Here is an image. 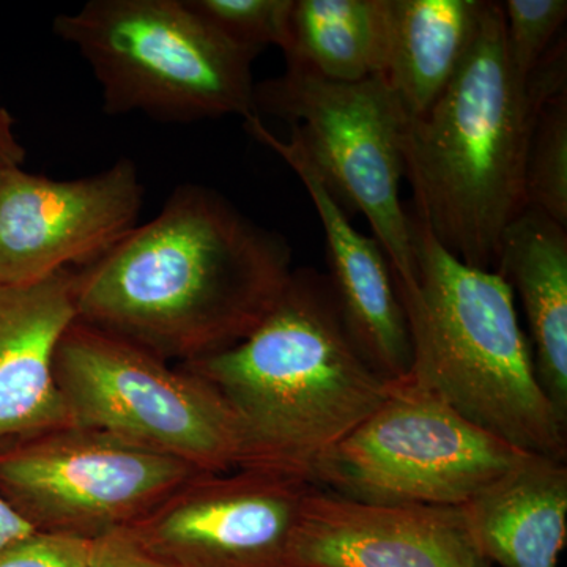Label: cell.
I'll return each mask as SVG.
<instances>
[{"label":"cell","mask_w":567,"mask_h":567,"mask_svg":"<svg viewBox=\"0 0 567 567\" xmlns=\"http://www.w3.org/2000/svg\"><path fill=\"white\" fill-rule=\"evenodd\" d=\"M315 487L264 470L197 473L130 532L169 567H292L295 528Z\"/></svg>","instance_id":"obj_10"},{"label":"cell","mask_w":567,"mask_h":567,"mask_svg":"<svg viewBox=\"0 0 567 567\" xmlns=\"http://www.w3.org/2000/svg\"><path fill=\"white\" fill-rule=\"evenodd\" d=\"M484 0H386L383 82L409 118L440 99L475 40Z\"/></svg>","instance_id":"obj_17"},{"label":"cell","mask_w":567,"mask_h":567,"mask_svg":"<svg viewBox=\"0 0 567 567\" xmlns=\"http://www.w3.org/2000/svg\"><path fill=\"white\" fill-rule=\"evenodd\" d=\"M525 456L406 377L320 458L311 483L369 505L461 507Z\"/></svg>","instance_id":"obj_8"},{"label":"cell","mask_w":567,"mask_h":567,"mask_svg":"<svg viewBox=\"0 0 567 567\" xmlns=\"http://www.w3.org/2000/svg\"><path fill=\"white\" fill-rule=\"evenodd\" d=\"M80 52L111 115L193 123L257 114V52L227 40L186 0H91L52 22Z\"/></svg>","instance_id":"obj_5"},{"label":"cell","mask_w":567,"mask_h":567,"mask_svg":"<svg viewBox=\"0 0 567 567\" xmlns=\"http://www.w3.org/2000/svg\"><path fill=\"white\" fill-rule=\"evenodd\" d=\"M93 540L32 532L0 547V567H89Z\"/></svg>","instance_id":"obj_22"},{"label":"cell","mask_w":567,"mask_h":567,"mask_svg":"<svg viewBox=\"0 0 567 567\" xmlns=\"http://www.w3.org/2000/svg\"><path fill=\"white\" fill-rule=\"evenodd\" d=\"M54 375L73 424L177 458L203 473L240 465L229 406L203 377L76 320L55 352Z\"/></svg>","instance_id":"obj_6"},{"label":"cell","mask_w":567,"mask_h":567,"mask_svg":"<svg viewBox=\"0 0 567 567\" xmlns=\"http://www.w3.org/2000/svg\"><path fill=\"white\" fill-rule=\"evenodd\" d=\"M189 9L227 40L257 52L284 50L289 39L293 0H186Z\"/></svg>","instance_id":"obj_20"},{"label":"cell","mask_w":567,"mask_h":567,"mask_svg":"<svg viewBox=\"0 0 567 567\" xmlns=\"http://www.w3.org/2000/svg\"><path fill=\"white\" fill-rule=\"evenodd\" d=\"M32 532L35 529L0 496V547Z\"/></svg>","instance_id":"obj_25"},{"label":"cell","mask_w":567,"mask_h":567,"mask_svg":"<svg viewBox=\"0 0 567 567\" xmlns=\"http://www.w3.org/2000/svg\"><path fill=\"white\" fill-rule=\"evenodd\" d=\"M76 320L74 268L43 281L0 282V443L73 424L54 361Z\"/></svg>","instance_id":"obj_14"},{"label":"cell","mask_w":567,"mask_h":567,"mask_svg":"<svg viewBox=\"0 0 567 567\" xmlns=\"http://www.w3.org/2000/svg\"><path fill=\"white\" fill-rule=\"evenodd\" d=\"M525 199L567 227V93L537 114L525 156Z\"/></svg>","instance_id":"obj_19"},{"label":"cell","mask_w":567,"mask_h":567,"mask_svg":"<svg viewBox=\"0 0 567 567\" xmlns=\"http://www.w3.org/2000/svg\"><path fill=\"white\" fill-rule=\"evenodd\" d=\"M505 18L507 61L520 80L550 50L561 35L567 20L566 0H506L502 3Z\"/></svg>","instance_id":"obj_21"},{"label":"cell","mask_w":567,"mask_h":567,"mask_svg":"<svg viewBox=\"0 0 567 567\" xmlns=\"http://www.w3.org/2000/svg\"><path fill=\"white\" fill-rule=\"evenodd\" d=\"M229 406L238 468L312 484L320 458L382 405L391 383L347 331L327 275L298 268L259 327L224 352L181 364Z\"/></svg>","instance_id":"obj_2"},{"label":"cell","mask_w":567,"mask_h":567,"mask_svg":"<svg viewBox=\"0 0 567 567\" xmlns=\"http://www.w3.org/2000/svg\"><path fill=\"white\" fill-rule=\"evenodd\" d=\"M197 473L78 424L0 450V496L35 532L85 540L132 529Z\"/></svg>","instance_id":"obj_9"},{"label":"cell","mask_w":567,"mask_h":567,"mask_svg":"<svg viewBox=\"0 0 567 567\" xmlns=\"http://www.w3.org/2000/svg\"><path fill=\"white\" fill-rule=\"evenodd\" d=\"M496 274L524 305L537 382L567 423V230L527 207L506 227Z\"/></svg>","instance_id":"obj_16"},{"label":"cell","mask_w":567,"mask_h":567,"mask_svg":"<svg viewBox=\"0 0 567 567\" xmlns=\"http://www.w3.org/2000/svg\"><path fill=\"white\" fill-rule=\"evenodd\" d=\"M245 130L293 171L311 197L327 238L328 281L354 346L388 382L406 379L412 342L393 268L382 246L354 229L344 208L292 141L276 136L259 115L246 118Z\"/></svg>","instance_id":"obj_13"},{"label":"cell","mask_w":567,"mask_h":567,"mask_svg":"<svg viewBox=\"0 0 567 567\" xmlns=\"http://www.w3.org/2000/svg\"><path fill=\"white\" fill-rule=\"evenodd\" d=\"M461 509L495 567H558L567 543L566 462L528 454Z\"/></svg>","instance_id":"obj_15"},{"label":"cell","mask_w":567,"mask_h":567,"mask_svg":"<svg viewBox=\"0 0 567 567\" xmlns=\"http://www.w3.org/2000/svg\"><path fill=\"white\" fill-rule=\"evenodd\" d=\"M410 218L415 282L394 279L412 342L409 379L522 453L566 462L567 423L537 382L509 284L461 262Z\"/></svg>","instance_id":"obj_4"},{"label":"cell","mask_w":567,"mask_h":567,"mask_svg":"<svg viewBox=\"0 0 567 567\" xmlns=\"http://www.w3.org/2000/svg\"><path fill=\"white\" fill-rule=\"evenodd\" d=\"M539 112L507 61L502 3L486 0L453 81L402 133L413 215L470 267L495 271L506 227L527 208L525 156Z\"/></svg>","instance_id":"obj_3"},{"label":"cell","mask_w":567,"mask_h":567,"mask_svg":"<svg viewBox=\"0 0 567 567\" xmlns=\"http://www.w3.org/2000/svg\"><path fill=\"white\" fill-rule=\"evenodd\" d=\"M386 0H293L287 69L323 80L380 76L385 63Z\"/></svg>","instance_id":"obj_18"},{"label":"cell","mask_w":567,"mask_h":567,"mask_svg":"<svg viewBox=\"0 0 567 567\" xmlns=\"http://www.w3.org/2000/svg\"><path fill=\"white\" fill-rule=\"evenodd\" d=\"M292 567H495L458 507L353 502L312 488L292 539Z\"/></svg>","instance_id":"obj_12"},{"label":"cell","mask_w":567,"mask_h":567,"mask_svg":"<svg viewBox=\"0 0 567 567\" xmlns=\"http://www.w3.org/2000/svg\"><path fill=\"white\" fill-rule=\"evenodd\" d=\"M144 199L130 158L74 181L0 171V282L43 281L93 262L137 226Z\"/></svg>","instance_id":"obj_11"},{"label":"cell","mask_w":567,"mask_h":567,"mask_svg":"<svg viewBox=\"0 0 567 567\" xmlns=\"http://www.w3.org/2000/svg\"><path fill=\"white\" fill-rule=\"evenodd\" d=\"M254 99L257 114L289 123V140L336 203L346 212L363 213L395 281L412 286V218L401 203L402 133L409 115L382 78L334 82L287 69L256 84Z\"/></svg>","instance_id":"obj_7"},{"label":"cell","mask_w":567,"mask_h":567,"mask_svg":"<svg viewBox=\"0 0 567 567\" xmlns=\"http://www.w3.org/2000/svg\"><path fill=\"white\" fill-rule=\"evenodd\" d=\"M89 567H169L148 554L130 529L93 540Z\"/></svg>","instance_id":"obj_23"},{"label":"cell","mask_w":567,"mask_h":567,"mask_svg":"<svg viewBox=\"0 0 567 567\" xmlns=\"http://www.w3.org/2000/svg\"><path fill=\"white\" fill-rule=\"evenodd\" d=\"M292 271L284 235L215 189L183 183L155 218L74 268L78 320L189 363L248 338Z\"/></svg>","instance_id":"obj_1"},{"label":"cell","mask_w":567,"mask_h":567,"mask_svg":"<svg viewBox=\"0 0 567 567\" xmlns=\"http://www.w3.org/2000/svg\"><path fill=\"white\" fill-rule=\"evenodd\" d=\"M25 162V151L14 132V118L0 100V171L20 167Z\"/></svg>","instance_id":"obj_24"}]
</instances>
